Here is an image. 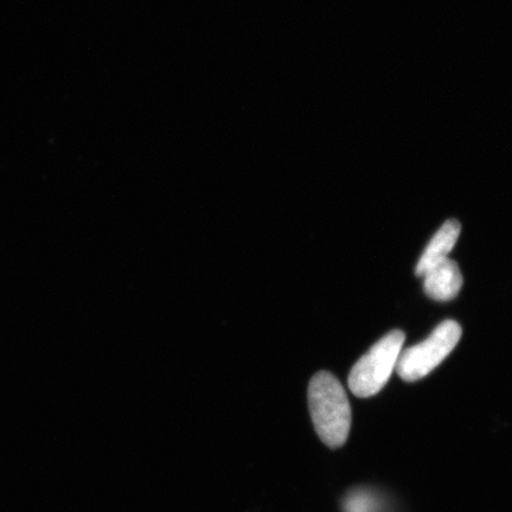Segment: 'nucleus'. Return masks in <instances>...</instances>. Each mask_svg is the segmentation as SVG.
I'll return each instance as SVG.
<instances>
[{"instance_id": "f257e3e1", "label": "nucleus", "mask_w": 512, "mask_h": 512, "mask_svg": "<svg viewBox=\"0 0 512 512\" xmlns=\"http://www.w3.org/2000/svg\"><path fill=\"white\" fill-rule=\"evenodd\" d=\"M307 400L320 440L330 448L345 444L351 427V407L345 390L329 371H319L309 384Z\"/></svg>"}, {"instance_id": "f03ea898", "label": "nucleus", "mask_w": 512, "mask_h": 512, "mask_svg": "<svg viewBox=\"0 0 512 512\" xmlns=\"http://www.w3.org/2000/svg\"><path fill=\"white\" fill-rule=\"evenodd\" d=\"M406 336L400 330L389 332L371 348L349 375V388L357 398L380 393L396 369Z\"/></svg>"}, {"instance_id": "7ed1b4c3", "label": "nucleus", "mask_w": 512, "mask_h": 512, "mask_svg": "<svg viewBox=\"0 0 512 512\" xmlns=\"http://www.w3.org/2000/svg\"><path fill=\"white\" fill-rule=\"evenodd\" d=\"M460 338H462L460 325L454 320H445L424 342L401 351L396 371L406 382L424 379L451 354Z\"/></svg>"}, {"instance_id": "20e7f679", "label": "nucleus", "mask_w": 512, "mask_h": 512, "mask_svg": "<svg viewBox=\"0 0 512 512\" xmlns=\"http://www.w3.org/2000/svg\"><path fill=\"white\" fill-rule=\"evenodd\" d=\"M424 290L437 302H450L456 298L464 283L463 274L456 261L446 259L424 275Z\"/></svg>"}, {"instance_id": "39448f33", "label": "nucleus", "mask_w": 512, "mask_h": 512, "mask_svg": "<svg viewBox=\"0 0 512 512\" xmlns=\"http://www.w3.org/2000/svg\"><path fill=\"white\" fill-rule=\"evenodd\" d=\"M460 230H462V227H460L457 220H448L441 226L437 234L428 243L424 253H422L415 268L416 275L424 277L427 271L448 259V254L456 246Z\"/></svg>"}, {"instance_id": "423d86ee", "label": "nucleus", "mask_w": 512, "mask_h": 512, "mask_svg": "<svg viewBox=\"0 0 512 512\" xmlns=\"http://www.w3.org/2000/svg\"><path fill=\"white\" fill-rule=\"evenodd\" d=\"M344 512H381L380 498L370 491L356 490L350 492L343 502Z\"/></svg>"}]
</instances>
